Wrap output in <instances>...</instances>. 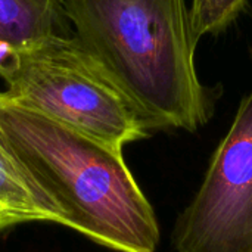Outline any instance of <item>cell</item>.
Returning <instances> with one entry per match:
<instances>
[{
	"label": "cell",
	"instance_id": "cell-1",
	"mask_svg": "<svg viewBox=\"0 0 252 252\" xmlns=\"http://www.w3.org/2000/svg\"><path fill=\"white\" fill-rule=\"evenodd\" d=\"M63 13L149 131L208 124L217 92L198 74L189 0H63Z\"/></svg>",
	"mask_w": 252,
	"mask_h": 252
},
{
	"label": "cell",
	"instance_id": "cell-2",
	"mask_svg": "<svg viewBox=\"0 0 252 252\" xmlns=\"http://www.w3.org/2000/svg\"><path fill=\"white\" fill-rule=\"evenodd\" d=\"M0 143L61 214V224L118 252H157L159 227L115 151L0 90Z\"/></svg>",
	"mask_w": 252,
	"mask_h": 252
},
{
	"label": "cell",
	"instance_id": "cell-3",
	"mask_svg": "<svg viewBox=\"0 0 252 252\" xmlns=\"http://www.w3.org/2000/svg\"><path fill=\"white\" fill-rule=\"evenodd\" d=\"M3 94L115 151L145 127L99 61L75 35H52L0 58Z\"/></svg>",
	"mask_w": 252,
	"mask_h": 252
},
{
	"label": "cell",
	"instance_id": "cell-4",
	"mask_svg": "<svg viewBox=\"0 0 252 252\" xmlns=\"http://www.w3.org/2000/svg\"><path fill=\"white\" fill-rule=\"evenodd\" d=\"M177 252H252V90L173 232Z\"/></svg>",
	"mask_w": 252,
	"mask_h": 252
},
{
	"label": "cell",
	"instance_id": "cell-5",
	"mask_svg": "<svg viewBox=\"0 0 252 252\" xmlns=\"http://www.w3.org/2000/svg\"><path fill=\"white\" fill-rule=\"evenodd\" d=\"M68 34L63 0H0V58L10 49Z\"/></svg>",
	"mask_w": 252,
	"mask_h": 252
},
{
	"label": "cell",
	"instance_id": "cell-6",
	"mask_svg": "<svg viewBox=\"0 0 252 252\" xmlns=\"http://www.w3.org/2000/svg\"><path fill=\"white\" fill-rule=\"evenodd\" d=\"M28 221L61 224V214L0 143V232Z\"/></svg>",
	"mask_w": 252,
	"mask_h": 252
},
{
	"label": "cell",
	"instance_id": "cell-7",
	"mask_svg": "<svg viewBox=\"0 0 252 252\" xmlns=\"http://www.w3.org/2000/svg\"><path fill=\"white\" fill-rule=\"evenodd\" d=\"M250 0H189L198 40L226 32L244 13Z\"/></svg>",
	"mask_w": 252,
	"mask_h": 252
},
{
	"label": "cell",
	"instance_id": "cell-8",
	"mask_svg": "<svg viewBox=\"0 0 252 252\" xmlns=\"http://www.w3.org/2000/svg\"><path fill=\"white\" fill-rule=\"evenodd\" d=\"M251 56H252V52H251Z\"/></svg>",
	"mask_w": 252,
	"mask_h": 252
}]
</instances>
